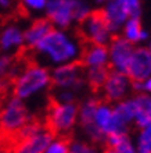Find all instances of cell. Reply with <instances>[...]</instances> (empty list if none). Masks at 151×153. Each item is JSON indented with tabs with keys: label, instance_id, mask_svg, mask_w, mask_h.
Instances as JSON below:
<instances>
[{
	"label": "cell",
	"instance_id": "obj_1",
	"mask_svg": "<svg viewBox=\"0 0 151 153\" xmlns=\"http://www.w3.org/2000/svg\"><path fill=\"white\" fill-rule=\"evenodd\" d=\"M82 42V39L67 32L65 29L53 28L32 50L39 60L38 63L57 67L80 61V56L83 52Z\"/></svg>",
	"mask_w": 151,
	"mask_h": 153
},
{
	"label": "cell",
	"instance_id": "obj_2",
	"mask_svg": "<svg viewBox=\"0 0 151 153\" xmlns=\"http://www.w3.org/2000/svg\"><path fill=\"white\" fill-rule=\"evenodd\" d=\"M52 86V71L38 61L18 70L13 78V95L24 102L31 100Z\"/></svg>",
	"mask_w": 151,
	"mask_h": 153
},
{
	"label": "cell",
	"instance_id": "obj_3",
	"mask_svg": "<svg viewBox=\"0 0 151 153\" xmlns=\"http://www.w3.org/2000/svg\"><path fill=\"white\" fill-rule=\"evenodd\" d=\"M46 18L54 28L67 29L74 21L82 22L90 14V7L83 0H47Z\"/></svg>",
	"mask_w": 151,
	"mask_h": 153
},
{
	"label": "cell",
	"instance_id": "obj_4",
	"mask_svg": "<svg viewBox=\"0 0 151 153\" xmlns=\"http://www.w3.org/2000/svg\"><path fill=\"white\" fill-rule=\"evenodd\" d=\"M32 120L27 102L17 96H10L3 102L0 107V132L8 137L11 141L25 125Z\"/></svg>",
	"mask_w": 151,
	"mask_h": 153
},
{
	"label": "cell",
	"instance_id": "obj_5",
	"mask_svg": "<svg viewBox=\"0 0 151 153\" xmlns=\"http://www.w3.org/2000/svg\"><path fill=\"white\" fill-rule=\"evenodd\" d=\"M79 107L75 103H58L53 100L49 106L46 116V127L54 135L64 137L65 134L71 132L75 124L78 123Z\"/></svg>",
	"mask_w": 151,
	"mask_h": 153
},
{
	"label": "cell",
	"instance_id": "obj_6",
	"mask_svg": "<svg viewBox=\"0 0 151 153\" xmlns=\"http://www.w3.org/2000/svg\"><path fill=\"white\" fill-rule=\"evenodd\" d=\"M79 38L85 43L105 45L111 39V31L103 16V11H91L79 27Z\"/></svg>",
	"mask_w": 151,
	"mask_h": 153
},
{
	"label": "cell",
	"instance_id": "obj_7",
	"mask_svg": "<svg viewBox=\"0 0 151 153\" xmlns=\"http://www.w3.org/2000/svg\"><path fill=\"white\" fill-rule=\"evenodd\" d=\"M85 84V70L80 61L57 65L52 71V85L57 89L78 91Z\"/></svg>",
	"mask_w": 151,
	"mask_h": 153
},
{
	"label": "cell",
	"instance_id": "obj_8",
	"mask_svg": "<svg viewBox=\"0 0 151 153\" xmlns=\"http://www.w3.org/2000/svg\"><path fill=\"white\" fill-rule=\"evenodd\" d=\"M53 138L54 134L46 125H43L39 131L33 132L29 137L15 139L13 143L11 153H43Z\"/></svg>",
	"mask_w": 151,
	"mask_h": 153
},
{
	"label": "cell",
	"instance_id": "obj_9",
	"mask_svg": "<svg viewBox=\"0 0 151 153\" xmlns=\"http://www.w3.org/2000/svg\"><path fill=\"white\" fill-rule=\"evenodd\" d=\"M126 75L133 82H143L151 75V45L133 50Z\"/></svg>",
	"mask_w": 151,
	"mask_h": 153
},
{
	"label": "cell",
	"instance_id": "obj_10",
	"mask_svg": "<svg viewBox=\"0 0 151 153\" xmlns=\"http://www.w3.org/2000/svg\"><path fill=\"white\" fill-rule=\"evenodd\" d=\"M133 50H135L133 43H130L125 38H114L111 40V45L108 49V57H110V64L114 68V71L126 74Z\"/></svg>",
	"mask_w": 151,
	"mask_h": 153
},
{
	"label": "cell",
	"instance_id": "obj_11",
	"mask_svg": "<svg viewBox=\"0 0 151 153\" xmlns=\"http://www.w3.org/2000/svg\"><path fill=\"white\" fill-rule=\"evenodd\" d=\"M130 88V78L125 73L119 71H110L107 81L103 85V95L105 100L118 102L126 96Z\"/></svg>",
	"mask_w": 151,
	"mask_h": 153
},
{
	"label": "cell",
	"instance_id": "obj_12",
	"mask_svg": "<svg viewBox=\"0 0 151 153\" xmlns=\"http://www.w3.org/2000/svg\"><path fill=\"white\" fill-rule=\"evenodd\" d=\"M24 46V29L18 24L8 22L0 29V53L13 54Z\"/></svg>",
	"mask_w": 151,
	"mask_h": 153
},
{
	"label": "cell",
	"instance_id": "obj_13",
	"mask_svg": "<svg viewBox=\"0 0 151 153\" xmlns=\"http://www.w3.org/2000/svg\"><path fill=\"white\" fill-rule=\"evenodd\" d=\"M101 11H103V16L107 21L111 33L116 32L129 18L125 0H105V7Z\"/></svg>",
	"mask_w": 151,
	"mask_h": 153
},
{
	"label": "cell",
	"instance_id": "obj_14",
	"mask_svg": "<svg viewBox=\"0 0 151 153\" xmlns=\"http://www.w3.org/2000/svg\"><path fill=\"white\" fill-rule=\"evenodd\" d=\"M80 63L83 67H107L110 63V57H108V50L104 45H93L88 43L83 46V52L80 56Z\"/></svg>",
	"mask_w": 151,
	"mask_h": 153
},
{
	"label": "cell",
	"instance_id": "obj_15",
	"mask_svg": "<svg viewBox=\"0 0 151 153\" xmlns=\"http://www.w3.org/2000/svg\"><path fill=\"white\" fill-rule=\"evenodd\" d=\"M54 28L47 18H38L24 29V42L28 49H35L40 40L43 39Z\"/></svg>",
	"mask_w": 151,
	"mask_h": 153
},
{
	"label": "cell",
	"instance_id": "obj_16",
	"mask_svg": "<svg viewBox=\"0 0 151 153\" xmlns=\"http://www.w3.org/2000/svg\"><path fill=\"white\" fill-rule=\"evenodd\" d=\"M135 103V123L139 128H144L151 123V97L148 95H139L133 99Z\"/></svg>",
	"mask_w": 151,
	"mask_h": 153
},
{
	"label": "cell",
	"instance_id": "obj_17",
	"mask_svg": "<svg viewBox=\"0 0 151 153\" xmlns=\"http://www.w3.org/2000/svg\"><path fill=\"white\" fill-rule=\"evenodd\" d=\"M111 121H112V107L108 106V103H105V102H99V106H97L94 113V125L105 137L110 134Z\"/></svg>",
	"mask_w": 151,
	"mask_h": 153
},
{
	"label": "cell",
	"instance_id": "obj_18",
	"mask_svg": "<svg viewBox=\"0 0 151 153\" xmlns=\"http://www.w3.org/2000/svg\"><path fill=\"white\" fill-rule=\"evenodd\" d=\"M110 70L107 67H91L88 68V73L85 74L88 84L90 85L93 89H101L104 82L107 81Z\"/></svg>",
	"mask_w": 151,
	"mask_h": 153
},
{
	"label": "cell",
	"instance_id": "obj_19",
	"mask_svg": "<svg viewBox=\"0 0 151 153\" xmlns=\"http://www.w3.org/2000/svg\"><path fill=\"white\" fill-rule=\"evenodd\" d=\"M18 67L15 64V60L11 54L0 53V82H3L7 78H14L18 73Z\"/></svg>",
	"mask_w": 151,
	"mask_h": 153
},
{
	"label": "cell",
	"instance_id": "obj_20",
	"mask_svg": "<svg viewBox=\"0 0 151 153\" xmlns=\"http://www.w3.org/2000/svg\"><path fill=\"white\" fill-rule=\"evenodd\" d=\"M141 27H140V21L139 18H127L125 25H123V38L126 40H129L130 43L139 42L140 35H141Z\"/></svg>",
	"mask_w": 151,
	"mask_h": 153
},
{
	"label": "cell",
	"instance_id": "obj_21",
	"mask_svg": "<svg viewBox=\"0 0 151 153\" xmlns=\"http://www.w3.org/2000/svg\"><path fill=\"white\" fill-rule=\"evenodd\" d=\"M136 150L137 153H151V123L141 128Z\"/></svg>",
	"mask_w": 151,
	"mask_h": 153
},
{
	"label": "cell",
	"instance_id": "obj_22",
	"mask_svg": "<svg viewBox=\"0 0 151 153\" xmlns=\"http://www.w3.org/2000/svg\"><path fill=\"white\" fill-rule=\"evenodd\" d=\"M69 152V141L64 137H54L52 142L46 146L43 153H68Z\"/></svg>",
	"mask_w": 151,
	"mask_h": 153
},
{
	"label": "cell",
	"instance_id": "obj_23",
	"mask_svg": "<svg viewBox=\"0 0 151 153\" xmlns=\"http://www.w3.org/2000/svg\"><path fill=\"white\" fill-rule=\"evenodd\" d=\"M105 153H137V150H136L135 146L132 145V142L127 138V135H125L119 141V143H116L112 148H108L105 150Z\"/></svg>",
	"mask_w": 151,
	"mask_h": 153
},
{
	"label": "cell",
	"instance_id": "obj_24",
	"mask_svg": "<svg viewBox=\"0 0 151 153\" xmlns=\"http://www.w3.org/2000/svg\"><path fill=\"white\" fill-rule=\"evenodd\" d=\"M21 7L28 13H40L46 10L47 0H20Z\"/></svg>",
	"mask_w": 151,
	"mask_h": 153
},
{
	"label": "cell",
	"instance_id": "obj_25",
	"mask_svg": "<svg viewBox=\"0 0 151 153\" xmlns=\"http://www.w3.org/2000/svg\"><path fill=\"white\" fill-rule=\"evenodd\" d=\"M68 153H96L94 148L89 143L80 141H74L69 142V152Z\"/></svg>",
	"mask_w": 151,
	"mask_h": 153
},
{
	"label": "cell",
	"instance_id": "obj_26",
	"mask_svg": "<svg viewBox=\"0 0 151 153\" xmlns=\"http://www.w3.org/2000/svg\"><path fill=\"white\" fill-rule=\"evenodd\" d=\"M53 100L58 102V103H74L75 100V92L71 89H58L56 96Z\"/></svg>",
	"mask_w": 151,
	"mask_h": 153
},
{
	"label": "cell",
	"instance_id": "obj_27",
	"mask_svg": "<svg viewBox=\"0 0 151 153\" xmlns=\"http://www.w3.org/2000/svg\"><path fill=\"white\" fill-rule=\"evenodd\" d=\"M125 6L129 13V18H139L140 17V0H125Z\"/></svg>",
	"mask_w": 151,
	"mask_h": 153
},
{
	"label": "cell",
	"instance_id": "obj_28",
	"mask_svg": "<svg viewBox=\"0 0 151 153\" xmlns=\"http://www.w3.org/2000/svg\"><path fill=\"white\" fill-rule=\"evenodd\" d=\"M141 91H146V92L151 93V75L148 76L147 79H144L141 82Z\"/></svg>",
	"mask_w": 151,
	"mask_h": 153
},
{
	"label": "cell",
	"instance_id": "obj_29",
	"mask_svg": "<svg viewBox=\"0 0 151 153\" xmlns=\"http://www.w3.org/2000/svg\"><path fill=\"white\" fill-rule=\"evenodd\" d=\"M14 0H0V10H8L11 8Z\"/></svg>",
	"mask_w": 151,
	"mask_h": 153
},
{
	"label": "cell",
	"instance_id": "obj_30",
	"mask_svg": "<svg viewBox=\"0 0 151 153\" xmlns=\"http://www.w3.org/2000/svg\"><path fill=\"white\" fill-rule=\"evenodd\" d=\"M96 1H99V3H104L105 0H96Z\"/></svg>",
	"mask_w": 151,
	"mask_h": 153
},
{
	"label": "cell",
	"instance_id": "obj_31",
	"mask_svg": "<svg viewBox=\"0 0 151 153\" xmlns=\"http://www.w3.org/2000/svg\"><path fill=\"white\" fill-rule=\"evenodd\" d=\"M0 153H4V152H3V150H1V149H0Z\"/></svg>",
	"mask_w": 151,
	"mask_h": 153
},
{
	"label": "cell",
	"instance_id": "obj_32",
	"mask_svg": "<svg viewBox=\"0 0 151 153\" xmlns=\"http://www.w3.org/2000/svg\"><path fill=\"white\" fill-rule=\"evenodd\" d=\"M104 153H105V152H104Z\"/></svg>",
	"mask_w": 151,
	"mask_h": 153
}]
</instances>
